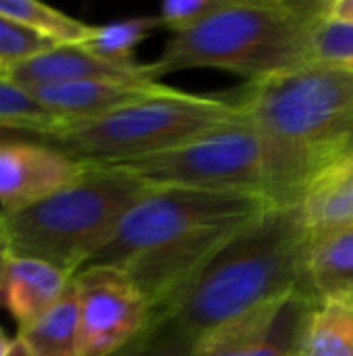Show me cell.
Returning <instances> with one entry per match:
<instances>
[{"instance_id":"obj_15","label":"cell","mask_w":353,"mask_h":356,"mask_svg":"<svg viewBox=\"0 0 353 356\" xmlns=\"http://www.w3.org/2000/svg\"><path fill=\"white\" fill-rule=\"evenodd\" d=\"M308 286L314 298H353V227L312 242L308 254Z\"/></svg>"},{"instance_id":"obj_12","label":"cell","mask_w":353,"mask_h":356,"mask_svg":"<svg viewBox=\"0 0 353 356\" xmlns=\"http://www.w3.org/2000/svg\"><path fill=\"white\" fill-rule=\"evenodd\" d=\"M73 277L46 261L12 257L0 277V307L23 332L60 300Z\"/></svg>"},{"instance_id":"obj_23","label":"cell","mask_w":353,"mask_h":356,"mask_svg":"<svg viewBox=\"0 0 353 356\" xmlns=\"http://www.w3.org/2000/svg\"><path fill=\"white\" fill-rule=\"evenodd\" d=\"M52 48L54 46L37 38L29 29L21 27L17 21L0 15V63L6 71Z\"/></svg>"},{"instance_id":"obj_5","label":"cell","mask_w":353,"mask_h":356,"mask_svg":"<svg viewBox=\"0 0 353 356\" xmlns=\"http://www.w3.org/2000/svg\"><path fill=\"white\" fill-rule=\"evenodd\" d=\"M152 188L117 167H94L71 186L4 215L12 257L46 261L71 275L108 244L129 209Z\"/></svg>"},{"instance_id":"obj_21","label":"cell","mask_w":353,"mask_h":356,"mask_svg":"<svg viewBox=\"0 0 353 356\" xmlns=\"http://www.w3.org/2000/svg\"><path fill=\"white\" fill-rule=\"evenodd\" d=\"M352 63L353 25L329 19L325 10H320L310 31V65L347 69Z\"/></svg>"},{"instance_id":"obj_6","label":"cell","mask_w":353,"mask_h":356,"mask_svg":"<svg viewBox=\"0 0 353 356\" xmlns=\"http://www.w3.org/2000/svg\"><path fill=\"white\" fill-rule=\"evenodd\" d=\"M243 119H248L243 98L169 88L110 115L58 125L44 134V142L85 165L114 167L171 150Z\"/></svg>"},{"instance_id":"obj_26","label":"cell","mask_w":353,"mask_h":356,"mask_svg":"<svg viewBox=\"0 0 353 356\" xmlns=\"http://www.w3.org/2000/svg\"><path fill=\"white\" fill-rule=\"evenodd\" d=\"M322 10L329 19L353 25V0H325Z\"/></svg>"},{"instance_id":"obj_14","label":"cell","mask_w":353,"mask_h":356,"mask_svg":"<svg viewBox=\"0 0 353 356\" xmlns=\"http://www.w3.org/2000/svg\"><path fill=\"white\" fill-rule=\"evenodd\" d=\"M17 342L27 356H83L79 300L73 282L46 315L19 332Z\"/></svg>"},{"instance_id":"obj_24","label":"cell","mask_w":353,"mask_h":356,"mask_svg":"<svg viewBox=\"0 0 353 356\" xmlns=\"http://www.w3.org/2000/svg\"><path fill=\"white\" fill-rule=\"evenodd\" d=\"M227 2L229 0H164L158 19L171 33H181L216 15Z\"/></svg>"},{"instance_id":"obj_1","label":"cell","mask_w":353,"mask_h":356,"mask_svg":"<svg viewBox=\"0 0 353 356\" xmlns=\"http://www.w3.org/2000/svg\"><path fill=\"white\" fill-rule=\"evenodd\" d=\"M262 194L152 188L119 223L92 265H112L144 292L156 327L202 269L270 211Z\"/></svg>"},{"instance_id":"obj_10","label":"cell","mask_w":353,"mask_h":356,"mask_svg":"<svg viewBox=\"0 0 353 356\" xmlns=\"http://www.w3.org/2000/svg\"><path fill=\"white\" fill-rule=\"evenodd\" d=\"M171 86L160 79H96V81H73L54 83L27 90L35 102L52 117L58 125H71L81 121H92L125 108L144 98L166 92Z\"/></svg>"},{"instance_id":"obj_30","label":"cell","mask_w":353,"mask_h":356,"mask_svg":"<svg viewBox=\"0 0 353 356\" xmlns=\"http://www.w3.org/2000/svg\"><path fill=\"white\" fill-rule=\"evenodd\" d=\"M12 348H15V340L8 338L4 330H0V356H10Z\"/></svg>"},{"instance_id":"obj_32","label":"cell","mask_w":353,"mask_h":356,"mask_svg":"<svg viewBox=\"0 0 353 356\" xmlns=\"http://www.w3.org/2000/svg\"><path fill=\"white\" fill-rule=\"evenodd\" d=\"M0 75H6V69H4V65L0 63Z\"/></svg>"},{"instance_id":"obj_13","label":"cell","mask_w":353,"mask_h":356,"mask_svg":"<svg viewBox=\"0 0 353 356\" xmlns=\"http://www.w3.org/2000/svg\"><path fill=\"white\" fill-rule=\"evenodd\" d=\"M298 209L312 242L353 227V154L322 169L308 184Z\"/></svg>"},{"instance_id":"obj_29","label":"cell","mask_w":353,"mask_h":356,"mask_svg":"<svg viewBox=\"0 0 353 356\" xmlns=\"http://www.w3.org/2000/svg\"><path fill=\"white\" fill-rule=\"evenodd\" d=\"M353 154V123L352 127L347 129V134L343 136V140H341V144H339V148H337V154H335V159H333V163H337V161H341V159H347V156H352ZM331 163V165H333ZM327 169V167H325Z\"/></svg>"},{"instance_id":"obj_8","label":"cell","mask_w":353,"mask_h":356,"mask_svg":"<svg viewBox=\"0 0 353 356\" xmlns=\"http://www.w3.org/2000/svg\"><path fill=\"white\" fill-rule=\"evenodd\" d=\"M81 355L114 356L150 330L152 311L131 275L112 265H92L73 277Z\"/></svg>"},{"instance_id":"obj_16","label":"cell","mask_w":353,"mask_h":356,"mask_svg":"<svg viewBox=\"0 0 353 356\" xmlns=\"http://www.w3.org/2000/svg\"><path fill=\"white\" fill-rule=\"evenodd\" d=\"M0 15L17 21L54 48L83 46L96 31V25L83 23L37 0H0Z\"/></svg>"},{"instance_id":"obj_11","label":"cell","mask_w":353,"mask_h":356,"mask_svg":"<svg viewBox=\"0 0 353 356\" xmlns=\"http://www.w3.org/2000/svg\"><path fill=\"white\" fill-rule=\"evenodd\" d=\"M6 77L25 90L54 86V83L96 81V79H117V81L156 79L148 63H133V65L110 63L92 54L83 46L52 48L17 67H10L6 71Z\"/></svg>"},{"instance_id":"obj_33","label":"cell","mask_w":353,"mask_h":356,"mask_svg":"<svg viewBox=\"0 0 353 356\" xmlns=\"http://www.w3.org/2000/svg\"><path fill=\"white\" fill-rule=\"evenodd\" d=\"M347 69H350V71H353V63H352V65H350V67H347Z\"/></svg>"},{"instance_id":"obj_19","label":"cell","mask_w":353,"mask_h":356,"mask_svg":"<svg viewBox=\"0 0 353 356\" xmlns=\"http://www.w3.org/2000/svg\"><path fill=\"white\" fill-rule=\"evenodd\" d=\"M283 300L273 302L264 309H258L241 319L229 321L204 334L191 344L189 356H252L262 334L266 332L277 307Z\"/></svg>"},{"instance_id":"obj_27","label":"cell","mask_w":353,"mask_h":356,"mask_svg":"<svg viewBox=\"0 0 353 356\" xmlns=\"http://www.w3.org/2000/svg\"><path fill=\"white\" fill-rule=\"evenodd\" d=\"M17 140H44V134L35 129L19 127V125L0 123V142H17Z\"/></svg>"},{"instance_id":"obj_2","label":"cell","mask_w":353,"mask_h":356,"mask_svg":"<svg viewBox=\"0 0 353 356\" xmlns=\"http://www.w3.org/2000/svg\"><path fill=\"white\" fill-rule=\"evenodd\" d=\"M262 159V194L275 209L298 207L333 163L353 123V71L308 65L241 96Z\"/></svg>"},{"instance_id":"obj_28","label":"cell","mask_w":353,"mask_h":356,"mask_svg":"<svg viewBox=\"0 0 353 356\" xmlns=\"http://www.w3.org/2000/svg\"><path fill=\"white\" fill-rule=\"evenodd\" d=\"M12 259V250H10V244H8V236H6V229H4V223L0 219V277L6 269V265L10 263Z\"/></svg>"},{"instance_id":"obj_25","label":"cell","mask_w":353,"mask_h":356,"mask_svg":"<svg viewBox=\"0 0 353 356\" xmlns=\"http://www.w3.org/2000/svg\"><path fill=\"white\" fill-rule=\"evenodd\" d=\"M191 342L181 338L171 327H154L148 330L141 338H137L131 346L114 356H189Z\"/></svg>"},{"instance_id":"obj_20","label":"cell","mask_w":353,"mask_h":356,"mask_svg":"<svg viewBox=\"0 0 353 356\" xmlns=\"http://www.w3.org/2000/svg\"><path fill=\"white\" fill-rule=\"evenodd\" d=\"M158 27H162L158 15L114 21L96 27L94 35L83 44V48L104 60L119 63V65H133L137 63L133 58L135 48Z\"/></svg>"},{"instance_id":"obj_34","label":"cell","mask_w":353,"mask_h":356,"mask_svg":"<svg viewBox=\"0 0 353 356\" xmlns=\"http://www.w3.org/2000/svg\"><path fill=\"white\" fill-rule=\"evenodd\" d=\"M0 219H2V213H0Z\"/></svg>"},{"instance_id":"obj_18","label":"cell","mask_w":353,"mask_h":356,"mask_svg":"<svg viewBox=\"0 0 353 356\" xmlns=\"http://www.w3.org/2000/svg\"><path fill=\"white\" fill-rule=\"evenodd\" d=\"M318 300L310 288L289 294L275 311L252 356H302L310 313Z\"/></svg>"},{"instance_id":"obj_31","label":"cell","mask_w":353,"mask_h":356,"mask_svg":"<svg viewBox=\"0 0 353 356\" xmlns=\"http://www.w3.org/2000/svg\"><path fill=\"white\" fill-rule=\"evenodd\" d=\"M10 356H27V353L23 350V346H21V344L17 342V338H15V348H12Z\"/></svg>"},{"instance_id":"obj_9","label":"cell","mask_w":353,"mask_h":356,"mask_svg":"<svg viewBox=\"0 0 353 356\" xmlns=\"http://www.w3.org/2000/svg\"><path fill=\"white\" fill-rule=\"evenodd\" d=\"M89 165L44 140L0 142V213H19L85 175Z\"/></svg>"},{"instance_id":"obj_17","label":"cell","mask_w":353,"mask_h":356,"mask_svg":"<svg viewBox=\"0 0 353 356\" xmlns=\"http://www.w3.org/2000/svg\"><path fill=\"white\" fill-rule=\"evenodd\" d=\"M302 356H353V298H333L314 305Z\"/></svg>"},{"instance_id":"obj_7","label":"cell","mask_w":353,"mask_h":356,"mask_svg":"<svg viewBox=\"0 0 353 356\" xmlns=\"http://www.w3.org/2000/svg\"><path fill=\"white\" fill-rule=\"evenodd\" d=\"M114 167L150 188L262 194V159L250 119Z\"/></svg>"},{"instance_id":"obj_3","label":"cell","mask_w":353,"mask_h":356,"mask_svg":"<svg viewBox=\"0 0 353 356\" xmlns=\"http://www.w3.org/2000/svg\"><path fill=\"white\" fill-rule=\"evenodd\" d=\"M310 246L300 209L273 207L202 269L156 327L166 325L193 344L229 321L310 288Z\"/></svg>"},{"instance_id":"obj_4","label":"cell","mask_w":353,"mask_h":356,"mask_svg":"<svg viewBox=\"0 0 353 356\" xmlns=\"http://www.w3.org/2000/svg\"><path fill=\"white\" fill-rule=\"evenodd\" d=\"M322 0H229L193 29L173 33L150 65L156 79L218 69L258 83L310 65V31Z\"/></svg>"},{"instance_id":"obj_22","label":"cell","mask_w":353,"mask_h":356,"mask_svg":"<svg viewBox=\"0 0 353 356\" xmlns=\"http://www.w3.org/2000/svg\"><path fill=\"white\" fill-rule=\"evenodd\" d=\"M0 123L19 125L42 134L56 127L52 117L35 102V98L6 75H0Z\"/></svg>"}]
</instances>
